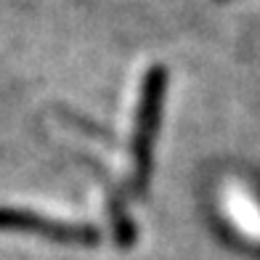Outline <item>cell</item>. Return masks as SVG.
Here are the masks:
<instances>
[{
	"label": "cell",
	"instance_id": "1",
	"mask_svg": "<svg viewBox=\"0 0 260 260\" xmlns=\"http://www.w3.org/2000/svg\"><path fill=\"white\" fill-rule=\"evenodd\" d=\"M165 88H168L165 67L146 69L144 82H141L133 144H130V154H133V188H136V197L141 199L146 197V188L151 183V165H154V144H157L159 122H162Z\"/></svg>",
	"mask_w": 260,
	"mask_h": 260
},
{
	"label": "cell",
	"instance_id": "2",
	"mask_svg": "<svg viewBox=\"0 0 260 260\" xmlns=\"http://www.w3.org/2000/svg\"><path fill=\"white\" fill-rule=\"evenodd\" d=\"M0 231L32 234V236H40V239H48L56 244H77V247H93L101 242V231L96 226L45 218L32 210H21V207H0Z\"/></svg>",
	"mask_w": 260,
	"mask_h": 260
}]
</instances>
